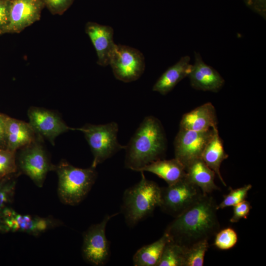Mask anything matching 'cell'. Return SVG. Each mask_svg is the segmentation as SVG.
Wrapping results in <instances>:
<instances>
[{
	"label": "cell",
	"mask_w": 266,
	"mask_h": 266,
	"mask_svg": "<svg viewBox=\"0 0 266 266\" xmlns=\"http://www.w3.org/2000/svg\"><path fill=\"white\" fill-rule=\"evenodd\" d=\"M214 129L202 132L179 129L174 141V155L175 158L183 165L185 169L193 161L201 158L204 148Z\"/></svg>",
	"instance_id": "obj_10"
},
{
	"label": "cell",
	"mask_w": 266,
	"mask_h": 266,
	"mask_svg": "<svg viewBox=\"0 0 266 266\" xmlns=\"http://www.w3.org/2000/svg\"><path fill=\"white\" fill-rule=\"evenodd\" d=\"M45 6L53 15H62L74 0H41Z\"/></svg>",
	"instance_id": "obj_29"
},
{
	"label": "cell",
	"mask_w": 266,
	"mask_h": 266,
	"mask_svg": "<svg viewBox=\"0 0 266 266\" xmlns=\"http://www.w3.org/2000/svg\"><path fill=\"white\" fill-rule=\"evenodd\" d=\"M185 247L172 241L165 246L157 266H183Z\"/></svg>",
	"instance_id": "obj_23"
},
{
	"label": "cell",
	"mask_w": 266,
	"mask_h": 266,
	"mask_svg": "<svg viewBox=\"0 0 266 266\" xmlns=\"http://www.w3.org/2000/svg\"><path fill=\"white\" fill-rule=\"evenodd\" d=\"M166 148V138L161 122L153 116L145 117L126 145L125 166L140 171L146 165L162 159Z\"/></svg>",
	"instance_id": "obj_2"
},
{
	"label": "cell",
	"mask_w": 266,
	"mask_h": 266,
	"mask_svg": "<svg viewBox=\"0 0 266 266\" xmlns=\"http://www.w3.org/2000/svg\"><path fill=\"white\" fill-rule=\"evenodd\" d=\"M214 245L222 250H229L233 247L237 242V234L231 228L219 230L215 234Z\"/></svg>",
	"instance_id": "obj_28"
},
{
	"label": "cell",
	"mask_w": 266,
	"mask_h": 266,
	"mask_svg": "<svg viewBox=\"0 0 266 266\" xmlns=\"http://www.w3.org/2000/svg\"><path fill=\"white\" fill-rule=\"evenodd\" d=\"M203 195L201 190L185 176L177 182L161 188L160 207L174 217L195 203Z\"/></svg>",
	"instance_id": "obj_7"
},
{
	"label": "cell",
	"mask_w": 266,
	"mask_h": 266,
	"mask_svg": "<svg viewBox=\"0 0 266 266\" xmlns=\"http://www.w3.org/2000/svg\"><path fill=\"white\" fill-rule=\"evenodd\" d=\"M140 171L155 174L164 180L168 185L177 182L186 176L184 166L175 158L155 161L143 167Z\"/></svg>",
	"instance_id": "obj_21"
},
{
	"label": "cell",
	"mask_w": 266,
	"mask_h": 266,
	"mask_svg": "<svg viewBox=\"0 0 266 266\" xmlns=\"http://www.w3.org/2000/svg\"><path fill=\"white\" fill-rule=\"evenodd\" d=\"M118 214L105 216L101 222L92 225L85 232L82 254L84 260L88 264L101 266L108 261L110 254V242L106 236V226L108 222Z\"/></svg>",
	"instance_id": "obj_9"
},
{
	"label": "cell",
	"mask_w": 266,
	"mask_h": 266,
	"mask_svg": "<svg viewBox=\"0 0 266 266\" xmlns=\"http://www.w3.org/2000/svg\"><path fill=\"white\" fill-rule=\"evenodd\" d=\"M58 177V194L64 204L75 205L87 196L97 178L96 168L75 167L65 161L53 166Z\"/></svg>",
	"instance_id": "obj_4"
},
{
	"label": "cell",
	"mask_w": 266,
	"mask_h": 266,
	"mask_svg": "<svg viewBox=\"0 0 266 266\" xmlns=\"http://www.w3.org/2000/svg\"><path fill=\"white\" fill-rule=\"evenodd\" d=\"M228 157L229 155L224 150L218 128H215L204 148L201 159L209 168L214 171L221 183L225 186L227 185L221 175L220 166L223 161Z\"/></svg>",
	"instance_id": "obj_20"
},
{
	"label": "cell",
	"mask_w": 266,
	"mask_h": 266,
	"mask_svg": "<svg viewBox=\"0 0 266 266\" xmlns=\"http://www.w3.org/2000/svg\"><path fill=\"white\" fill-rule=\"evenodd\" d=\"M56 225L50 218L20 214L9 207L0 214V232L3 233L20 232L38 235Z\"/></svg>",
	"instance_id": "obj_11"
},
{
	"label": "cell",
	"mask_w": 266,
	"mask_h": 266,
	"mask_svg": "<svg viewBox=\"0 0 266 266\" xmlns=\"http://www.w3.org/2000/svg\"><path fill=\"white\" fill-rule=\"evenodd\" d=\"M7 116L0 113V147L6 148L5 127Z\"/></svg>",
	"instance_id": "obj_33"
},
{
	"label": "cell",
	"mask_w": 266,
	"mask_h": 266,
	"mask_svg": "<svg viewBox=\"0 0 266 266\" xmlns=\"http://www.w3.org/2000/svg\"><path fill=\"white\" fill-rule=\"evenodd\" d=\"M217 125L215 108L208 102L184 114L180 122V129L202 132L217 128Z\"/></svg>",
	"instance_id": "obj_16"
},
{
	"label": "cell",
	"mask_w": 266,
	"mask_h": 266,
	"mask_svg": "<svg viewBox=\"0 0 266 266\" xmlns=\"http://www.w3.org/2000/svg\"><path fill=\"white\" fill-rule=\"evenodd\" d=\"M190 61L188 56L181 57L163 73L153 85L152 90L163 95L170 92L180 81L188 76L193 66Z\"/></svg>",
	"instance_id": "obj_18"
},
{
	"label": "cell",
	"mask_w": 266,
	"mask_h": 266,
	"mask_svg": "<svg viewBox=\"0 0 266 266\" xmlns=\"http://www.w3.org/2000/svg\"><path fill=\"white\" fill-rule=\"evenodd\" d=\"M170 241L168 234L164 232L156 241L139 249L133 256L135 266H157L164 249Z\"/></svg>",
	"instance_id": "obj_22"
},
{
	"label": "cell",
	"mask_w": 266,
	"mask_h": 266,
	"mask_svg": "<svg viewBox=\"0 0 266 266\" xmlns=\"http://www.w3.org/2000/svg\"><path fill=\"white\" fill-rule=\"evenodd\" d=\"M252 188L251 184H246L236 189H230L229 193L224 196L222 202L218 204V209L233 206L245 200L247 197L248 192Z\"/></svg>",
	"instance_id": "obj_27"
},
{
	"label": "cell",
	"mask_w": 266,
	"mask_h": 266,
	"mask_svg": "<svg viewBox=\"0 0 266 266\" xmlns=\"http://www.w3.org/2000/svg\"><path fill=\"white\" fill-rule=\"evenodd\" d=\"M192 87L198 90L218 92L225 80L213 67L205 64L200 55L195 52V63L188 76Z\"/></svg>",
	"instance_id": "obj_15"
},
{
	"label": "cell",
	"mask_w": 266,
	"mask_h": 266,
	"mask_svg": "<svg viewBox=\"0 0 266 266\" xmlns=\"http://www.w3.org/2000/svg\"><path fill=\"white\" fill-rule=\"evenodd\" d=\"M29 123L35 133L54 144L55 139L70 130H79L67 126L62 118L53 111L37 107H31L28 111Z\"/></svg>",
	"instance_id": "obj_12"
},
{
	"label": "cell",
	"mask_w": 266,
	"mask_h": 266,
	"mask_svg": "<svg viewBox=\"0 0 266 266\" xmlns=\"http://www.w3.org/2000/svg\"><path fill=\"white\" fill-rule=\"evenodd\" d=\"M252 208L250 203L245 200L233 206V215L230 219L231 223H237L241 219L247 218Z\"/></svg>",
	"instance_id": "obj_30"
},
{
	"label": "cell",
	"mask_w": 266,
	"mask_h": 266,
	"mask_svg": "<svg viewBox=\"0 0 266 266\" xmlns=\"http://www.w3.org/2000/svg\"><path fill=\"white\" fill-rule=\"evenodd\" d=\"M37 135L29 123L7 116L5 127L7 149L16 152L33 142Z\"/></svg>",
	"instance_id": "obj_17"
},
{
	"label": "cell",
	"mask_w": 266,
	"mask_h": 266,
	"mask_svg": "<svg viewBox=\"0 0 266 266\" xmlns=\"http://www.w3.org/2000/svg\"><path fill=\"white\" fill-rule=\"evenodd\" d=\"M140 172V180L126 189L123 195L121 211L130 227L150 215L161 204V188L147 179L143 171Z\"/></svg>",
	"instance_id": "obj_3"
},
{
	"label": "cell",
	"mask_w": 266,
	"mask_h": 266,
	"mask_svg": "<svg viewBox=\"0 0 266 266\" xmlns=\"http://www.w3.org/2000/svg\"><path fill=\"white\" fill-rule=\"evenodd\" d=\"M218 204L209 194H203L193 204L174 217L165 232L170 241L187 247L209 240L220 230Z\"/></svg>",
	"instance_id": "obj_1"
},
{
	"label": "cell",
	"mask_w": 266,
	"mask_h": 266,
	"mask_svg": "<svg viewBox=\"0 0 266 266\" xmlns=\"http://www.w3.org/2000/svg\"><path fill=\"white\" fill-rule=\"evenodd\" d=\"M185 171L187 178L198 187L203 194H209L214 191L220 190L214 182L215 173L201 158L189 165Z\"/></svg>",
	"instance_id": "obj_19"
},
{
	"label": "cell",
	"mask_w": 266,
	"mask_h": 266,
	"mask_svg": "<svg viewBox=\"0 0 266 266\" xmlns=\"http://www.w3.org/2000/svg\"><path fill=\"white\" fill-rule=\"evenodd\" d=\"M20 149L16 158L18 170L29 176L38 187H42L48 171L53 169L49 157L41 144V137Z\"/></svg>",
	"instance_id": "obj_6"
},
{
	"label": "cell",
	"mask_w": 266,
	"mask_h": 266,
	"mask_svg": "<svg viewBox=\"0 0 266 266\" xmlns=\"http://www.w3.org/2000/svg\"><path fill=\"white\" fill-rule=\"evenodd\" d=\"M208 248V240L200 241L185 247L183 266H202Z\"/></svg>",
	"instance_id": "obj_24"
},
{
	"label": "cell",
	"mask_w": 266,
	"mask_h": 266,
	"mask_svg": "<svg viewBox=\"0 0 266 266\" xmlns=\"http://www.w3.org/2000/svg\"><path fill=\"white\" fill-rule=\"evenodd\" d=\"M44 6L41 0H10L5 33H19L39 21Z\"/></svg>",
	"instance_id": "obj_13"
},
{
	"label": "cell",
	"mask_w": 266,
	"mask_h": 266,
	"mask_svg": "<svg viewBox=\"0 0 266 266\" xmlns=\"http://www.w3.org/2000/svg\"><path fill=\"white\" fill-rule=\"evenodd\" d=\"M10 0H0V34L5 33L8 24Z\"/></svg>",
	"instance_id": "obj_31"
},
{
	"label": "cell",
	"mask_w": 266,
	"mask_h": 266,
	"mask_svg": "<svg viewBox=\"0 0 266 266\" xmlns=\"http://www.w3.org/2000/svg\"><path fill=\"white\" fill-rule=\"evenodd\" d=\"M15 151L0 147V181L18 171Z\"/></svg>",
	"instance_id": "obj_26"
},
{
	"label": "cell",
	"mask_w": 266,
	"mask_h": 266,
	"mask_svg": "<svg viewBox=\"0 0 266 266\" xmlns=\"http://www.w3.org/2000/svg\"><path fill=\"white\" fill-rule=\"evenodd\" d=\"M246 5L265 19L266 17V0H244Z\"/></svg>",
	"instance_id": "obj_32"
},
{
	"label": "cell",
	"mask_w": 266,
	"mask_h": 266,
	"mask_svg": "<svg viewBox=\"0 0 266 266\" xmlns=\"http://www.w3.org/2000/svg\"><path fill=\"white\" fill-rule=\"evenodd\" d=\"M109 65L115 77L125 83L137 80L145 68L143 54L137 49L124 45H116Z\"/></svg>",
	"instance_id": "obj_8"
},
{
	"label": "cell",
	"mask_w": 266,
	"mask_h": 266,
	"mask_svg": "<svg viewBox=\"0 0 266 266\" xmlns=\"http://www.w3.org/2000/svg\"><path fill=\"white\" fill-rule=\"evenodd\" d=\"M118 125L115 122L105 124H86L79 131L83 133L93 155L91 166L96 168L99 164L111 157L126 145L117 139Z\"/></svg>",
	"instance_id": "obj_5"
},
{
	"label": "cell",
	"mask_w": 266,
	"mask_h": 266,
	"mask_svg": "<svg viewBox=\"0 0 266 266\" xmlns=\"http://www.w3.org/2000/svg\"><path fill=\"white\" fill-rule=\"evenodd\" d=\"M85 32L89 37L96 50L97 64L105 66L109 65L111 57L116 46L114 41V30L108 25L88 22Z\"/></svg>",
	"instance_id": "obj_14"
},
{
	"label": "cell",
	"mask_w": 266,
	"mask_h": 266,
	"mask_svg": "<svg viewBox=\"0 0 266 266\" xmlns=\"http://www.w3.org/2000/svg\"><path fill=\"white\" fill-rule=\"evenodd\" d=\"M20 173L18 171L0 181V214L13 200L17 178Z\"/></svg>",
	"instance_id": "obj_25"
}]
</instances>
